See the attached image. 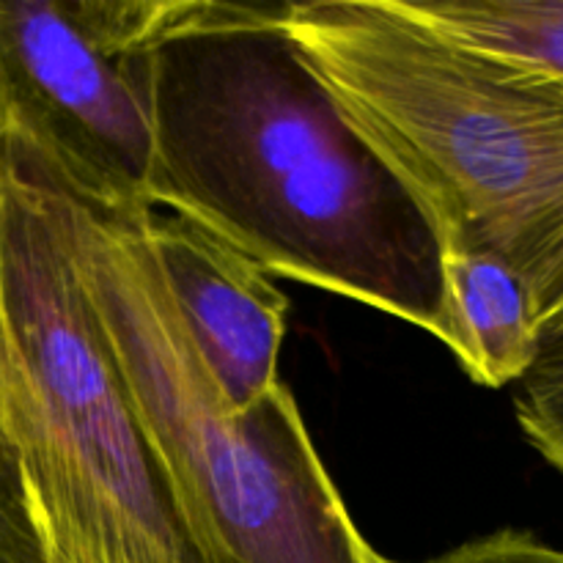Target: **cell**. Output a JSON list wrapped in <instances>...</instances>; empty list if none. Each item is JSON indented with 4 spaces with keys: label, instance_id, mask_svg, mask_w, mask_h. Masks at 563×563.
Listing matches in <instances>:
<instances>
[{
    "label": "cell",
    "instance_id": "1",
    "mask_svg": "<svg viewBox=\"0 0 563 563\" xmlns=\"http://www.w3.org/2000/svg\"><path fill=\"white\" fill-rule=\"evenodd\" d=\"M148 108L146 207L454 346L443 236L311 69L286 3L163 0Z\"/></svg>",
    "mask_w": 563,
    "mask_h": 563
},
{
    "label": "cell",
    "instance_id": "2",
    "mask_svg": "<svg viewBox=\"0 0 563 563\" xmlns=\"http://www.w3.org/2000/svg\"><path fill=\"white\" fill-rule=\"evenodd\" d=\"M0 563H201L82 286L60 176L5 130Z\"/></svg>",
    "mask_w": 563,
    "mask_h": 563
},
{
    "label": "cell",
    "instance_id": "3",
    "mask_svg": "<svg viewBox=\"0 0 563 563\" xmlns=\"http://www.w3.org/2000/svg\"><path fill=\"white\" fill-rule=\"evenodd\" d=\"M286 27L445 253L504 262L539 333L561 324L563 80L465 47L396 0L286 3Z\"/></svg>",
    "mask_w": 563,
    "mask_h": 563
},
{
    "label": "cell",
    "instance_id": "4",
    "mask_svg": "<svg viewBox=\"0 0 563 563\" xmlns=\"http://www.w3.org/2000/svg\"><path fill=\"white\" fill-rule=\"evenodd\" d=\"M60 185L82 286L198 561L377 563L289 385L245 412L223 405L148 251L143 207Z\"/></svg>",
    "mask_w": 563,
    "mask_h": 563
},
{
    "label": "cell",
    "instance_id": "5",
    "mask_svg": "<svg viewBox=\"0 0 563 563\" xmlns=\"http://www.w3.org/2000/svg\"><path fill=\"white\" fill-rule=\"evenodd\" d=\"M159 9L163 0H0L3 130L104 207H146Z\"/></svg>",
    "mask_w": 563,
    "mask_h": 563
},
{
    "label": "cell",
    "instance_id": "6",
    "mask_svg": "<svg viewBox=\"0 0 563 563\" xmlns=\"http://www.w3.org/2000/svg\"><path fill=\"white\" fill-rule=\"evenodd\" d=\"M143 234L223 405L245 412L280 383L289 300L253 258L203 225L143 207Z\"/></svg>",
    "mask_w": 563,
    "mask_h": 563
},
{
    "label": "cell",
    "instance_id": "7",
    "mask_svg": "<svg viewBox=\"0 0 563 563\" xmlns=\"http://www.w3.org/2000/svg\"><path fill=\"white\" fill-rule=\"evenodd\" d=\"M454 346L473 383L500 388L531 366L539 330L531 297L504 262L482 253H445Z\"/></svg>",
    "mask_w": 563,
    "mask_h": 563
},
{
    "label": "cell",
    "instance_id": "8",
    "mask_svg": "<svg viewBox=\"0 0 563 563\" xmlns=\"http://www.w3.org/2000/svg\"><path fill=\"white\" fill-rule=\"evenodd\" d=\"M465 47L563 80V0H396Z\"/></svg>",
    "mask_w": 563,
    "mask_h": 563
},
{
    "label": "cell",
    "instance_id": "9",
    "mask_svg": "<svg viewBox=\"0 0 563 563\" xmlns=\"http://www.w3.org/2000/svg\"><path fill=\"white\" fill-rule=\"evenodd\" d=\"M515 410L526 438L563 473V322L539 333L531 366L517 379Z\"/></svg>",
    "mask_w": 563,
    "mask_h": 563
},
{
    "label": "cell",
    "instance_id": "10",
    "mask_svg": "<svg viewBox=\"0 0 563 563\" xmlns=\"http://www.w3.org/2000/svg\"><path fill=\"white\" fill-rule=\"evenodd\" d=\"M377 563L399 561H388L379 555ZM421 563H563V550L539 542L531 533L498 531Z\"/></svg>",
    "mask_w": 563,
    "mask_h": 563
},
{
    "label": "cell",
    "instance_id": "11",
    "mask_svg": "<svg viewBox=\"0 0 563 563\" xmlns=\"http://www.w3.org/2000/svg\"><path fill=\"white\" fill-rule=\"evenodd\" d=\"M0 135H3V121H0Z\"/></svg>",
    "mask_w": 563,
    "mask_h": 563
}]
</instances>
